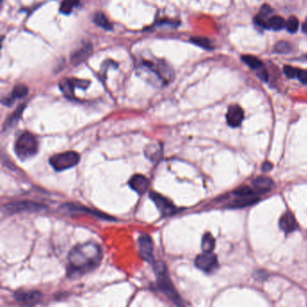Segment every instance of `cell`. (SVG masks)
Masks as SVG:
<instances>
[{
    "instance_id": "obj_15",
    "label": "cell",
    "mask_w": 307,
    "mask_h": 307,
    "mask_svg": "<svg viewBox=\"0 0 307 307\" xmlns=\"http://www.w3.org/2000/svg\"><path fill=\"white\" fill-rule=\"evenodd\" d=\"M28 87L23 85V84H19L14 87L12 93L10 94L9 97H6L5 99H3L2 100V103L7 105V106H11L14 102L17 100V99H23L25 98V96L28 94Z\"/></svg>"
},
{
    "instance_id": "obj_14",
    "label": "cell",
    "mask_w": 307,
    "mask_h": 307,
    "mask_svg": "<svg viewBox=\"0 0 307 307\" xmlns=\"http://www.w3.org/2000/svg\"><path fill=\"white\" fill-rule=\"evenodd\" d=\"M92 53V46L90 44H85L81 48L77 50L70 57V62L74 66H78L87 60Z\"/></svg>"
},
{
    "instance_id": "obj_19",
    "label": "cell",
    "mask_w": 307,
    "mask_h": 307,
    "mask_svg": "<svg viewBox=\"0 0 307 307\" xmlns=\"http://www.w3.org/2000/svg\"><path fill=\"white\" fill-rule=\"evenodd\" d=\"M25 104H21L17 108V110L13 113L10 117L6 119V123L4 124V130L10 129L14 127L17 123L18 122L19 119L22 117V114L25 109Z\"/></svg>"
},
{
    "instance_id": "obj_22",
    "label": "cell",
    "mask_w": 307,
    "mask_h": 307,
    "mask_svg": "<svg viewBox=\"0 0 307 307\" xmlns=\"http://www.w3.org/2000/svg\"><path fill=\"white\" fill-rule=\"evenodd\" d=\"M94 23L96 25H99L100 27L104 28V30L106 31H111L113 30V25L111 24L110 22L108 21V19L105 17L103 13L98 12L95 14L94 16Z\"/></svg>"
},
{
    "instance_id": "obj_29",
    "label": "cell",
    "mask_w": 307,
    "mask_h": 307,
    "mask_svg": "<svg viewBox=\"0 0 307 307\" xmlns=\"http://www.w3.org/2000/svg\"><path fill=\"white\" fill-rule=\"evenodd\" d=\"M298 26H299V21L295 17H289L286 23V28L289 33H295L298 30Z\"/></svg>"
},
{
    "instance_id": "obj_34",
    "label": "cell",
    "mask_w": 307,
    "mask_h": 307,
    "mask_svg": "<svg viewBox=\"0 0 307 307\" xmlns=\"http://www.w3.org/2000/svg\"><path fill=\"white\" fill-rule=\"evenodd\" d=\"M297 79L301 81L304 84H307V69L306 70H299V73L297 76Z\"/></svg>"
},
{
    "instance_id": "obj_9",
    "label": "cell",
    "mask_w": 307,
    "mask_h": 307,
    "mask_svg": "<svg viewBox=\"0 0 307 307\" xmlns=\"http://www.w3.org/2000/svg\"><path fill=\"white\" fill-rule=\"evenodd\" d=\"M15 299L16 301L21 303L23 305L32 306V305H36L42 301L43 295L41 292L31 290V291H20L15 293Z\"/></svg>"
},
{
    "instance_id": "obj_4",
    "label": "cell",
    "mask_w": 307,
    "mask_h": 307,
    "mask_svg": "<svg viewBox=\"0 0 307 307\" xmlns=\"http://www.w3.org/2000/svg\"><path fill=\"white\" fill-rule=\"evenodd\" d=\"M80 155L76 152L68 151L62 154H55L50 158L49 162L56 171H63L76 166L80 161Z\"/></svg>"
},
{
    "instance_id": "obj_3",
    "label": "cell",
    "mask_w": 307,
    "mask_h": 307,
    "mask_svg": "<svg viewBox=\"0 0 307 307\" xmlns=\"http://www.w3.org/2000/svg\"><path fill=\"white\" fill-rule=\"evenodd\" d=\"M15 153L19 160H26L36 155L38 141L35 136L30 133H24L19 136L15 143Z\"/></svg>"
},
{
    "instance_id": "obj_31",
    "label": "cell",
    "mask_w": 307,
    "mask_h": 307,
    "mask_svg": "<svg viewBox=\"0 0 307 307\" xmlns=\"http://www.w3.org/2000/svg\"><path fill=\"white\" fill-rule=\"evenodd\" d=\"M299 70L298 68H294V67H291V66H285L284 67V73L285 75L289 78V79H295L297 78L298 73H299Z\"/></svg>"
},
{
    "instance_id": "obj_21",
    "label": "cell",
    "mask_w": 307,
    "mask_h": 307,
    "mask_svg": "<svg viewBox=\"0 0 307 307\" xmlns=\"http://www.w3.org/2000/svg\"><path fill=\"white\" fill-rule=\"evenodd\" d=\"M286 21L281 17H272L267 21V29L279 31L286 27Z\"/></svg>"
},
{
    "instance_id": "obj_33",
    "label": "cell",
    "mask_w": 307,
    "mask_h": 307,
    "mask_svg": "<svg viewBox=\"0 0 307 307\" xmlns=\"http://www.w3.org/2000/svg\"><path fill=\"white\" fill-rule=\"evenodd\" d=\"M257 75H258V78H259L260 80H263V81H266V80H268V78H269L268 72H267V70L265 69L264 67L257 69Z\"/></svg>"
},
{
    "instance_id": "obj_16",
    "label": "cell",
    "mask_w": 307,
    "mask_h": 307,
    "mask_svg": "<svg viewBox=\"0 0 307 307\" xmlns=\"http://www.w3.org/2000/svg\"><path fill=\"white\" fill-rule=\"evenodd\" d=\"M253 189L256 194H263L268 193L274 187V182L271 178L267 177H258L252 181Z\"/></svg>"
},
{
    "instance_id": "obj_13",
    "label": "cell",
    "mask_w": 307,
    "mask_h": 307,
    "mask_svg": "<svg viewBox=\"0 0 307 307\" xmlns=\"http://www.w3.org/2000/svg\"><path fill=\"white\" fill-rule=\"evenodd\" d=\"M279 227L286 234H290L298 229V223L296 222L295 216L288 212L282 215V217L279 220Z\"/></svg>"
},
{
    "instance_id": "obj_36",
    "label": "cell",
    "mask_w": 307,
    "mask_h": 307,
    "mask_svg": "<svg viewBox=\"0 0 307 307\" xmlns=\"http://www.w3.org/2000/svg\"><path fill=\"white\" fill-rule=\"evenodd\" d=\"M302 29H303V32H304V33L307 34V18L306 19V21H305V23H304V25H303Z\"/></svg>"
},
{
    "instance_id": "obj_10",
    "label": "cell",
    "mask_w": 307,
    "mask_h": 307,
    "mask_svg": "<svg viewBox=\"0 0 307 307\" xmlns=\"http://www.w3.org/2000/svg\"><path fill=\"white\" fill-rule=\"evenodd\" d=\"M145 67H147L152 72L159 76L160 80L163 81L171 80L172 79V71L171 68L168 67L167 63L162 61H159L157 63L153 62H145Z\"/></svg>"
},
{
    "instance_id": "obj_35",
    "label": "cell",
    "mask_w": 307,
    "mask_h": 307,
    "mask_svg": "<svg viewBox=\"0 0 307 307\" xmlns=\"http://www.w3.org/2000/svg\"><path fill=\"white\" fill-rule=\"evenodd\" d=\"M273 168V165L271 164V162H265L264 164L262 165V171L265 172L270 171L271 169Z\"/></svg>"
},
{
    "instance_id": "obj_2",
    "label": "cell",
    "mask_w": 307,
    "mask_h": 307,
    "mask_svg": "<svg viewBox=\"0 0 307 307\" xmlns=\"http://www.w3.org/2000/svg\"><path fill=\"white\" fill-rule=\"evenodd\" d=\"M154 272L157 277L158 288L167 297L178 306H182L183 303L181 297L178 295L177 290L174 288L171 279L169 275L166 265L162 261L154 263Z\"/></svg>"
},
{
    "instance_id": "obj_32",
    "label": "cell",
    "mask_w": 307,
    "mask_h": 307,
    "mask_svg": "<svg viewBox=\"0 0 307 307\" xmlns=\"http://www.w3.org/2000/svg\"><path fill=\"white\" fill-rule=\"evenodd\" d=\"M271 12H272V9H271V6H269V5H264V6H261V9H260V11H259L258 16H259L260 17L266 18Z\"/></svg>"
},
{
    "instance_id": "obj_25",
    "label": "cell",
    "mask_w": 307,
    "mask_h": 307,
    "mask_svg": "<svg viewBox=\"0 0 307 307\" xmlns=\"http://www.w3.org/2000/svg\"><path fill=\"white\" fill-rule=\"evenodd\" d=\"M202 250L203 252H213L215 249V239L211 234H205L202 239Z\"/></svg>"
},
{
    "instance_id": "obj_17",
    "label": "cell",
    "mask_w": 307,
    "mask_h": 307,
    "mask_svg": "<svg viewBox=\"0 0 307 307\" xmlns=\"http://www.w3.org/2000/svg\"><path fill=\"white\" fill-rule=\"evenodd\" d=\"M62 209L65 211H67L68 213H86L88 215H96V216H99L101 218H104V219H109V216H106L102 213H99V212H96L95 210H90V209L86 208L84 206H80V205H75L73 204H66V205H62Z\"/></svg>"
},
{
    "instance_id": "obj_11",
    "label": "cell",
    "mask_w": 307,
    "mask_h": 307,
    "mask_svg": "<svg viewBox=\"0 0 307 307\" xmlns=\"http://www.w3.org/2000/svg\"><path fill=\"white\" fill-rule=\"evenodd\" d=\"M244 118V113L242 108L238 104H232L228 107L226 114L227 123L231 127H238L239 126Z\"/></svg>"
},
{
    "instance_id": "obj_18",
    "label": "cell",
    "mask_w": 307,
    "mask_h": 307,
    "mask_svg": "<svg viewBox=\"0 0 307 307\" xmlns=\"http://www.w3.org/2000/svg\"><path fill=\"white\" fill-rule=\"evenodd\" d=\"M76 86V80L63 79L60 82L61 90L64 94V96H66L69 99H74V88Z\"/></svg>"
},
{
    "instance_id": "obj_1",
    "label": "cell",
    "mask_w": 307,
    "mask_h": 307,
    "mask_svg": "<svg viewBox=\"0 0 307 307\" xmlns=\"http://www.w3.org/2000/svg\"><path fill=\"white\" fill-rule=\"evenodd\" d=\"M102 260V250L94 242H86L75 246L68 254V274L81 276L93 271Z\"/></svg>"
},
{
    "instance_id": "obj_27",
    "label": "cell",
    "mask_w": 307,
    "mask_h": 307,
    "mask_svg": "<svg viewBox=\"0 0 307 307\" xmlns=\"http://www.w3.org/2000/svg\"><path fill=\"white\" fill-rule=\"evenodd\" d=\"M234 194L235 196L239 197H252L255 193L254 189H252V188L248 187V186H243V187H239L237 189L234 191Z\"/></svg>"
},
{
    "instance_id": "obj_23",
    "label": "cell",
    "mask_w": 307,
    "mask_h": 307,
    "mask_svg": "<svg viewBox=\"0 0 307 307\" xmlns=\"http://www.w3.org/2000/svg\"><path fill=\"white\" fill-rule=\"evenodd\" d=\"M80 0H62L61 6H60V12L63 15H68L72 12L76 6L80 5Z\"/></svg>"
},
{
    "instance_id": "obj_28",
    "label": "cell",
    "mask_w": 307,
    "mask_h": 307,
    "mask_svg": "<svg viewBox=\"0 0 307 307\" xmlns=\"http://www.w3.org/2000/svg\"><path fill=\"white\" fill-rule=\"evenodd\" d=\"M291 45L289 44V43H287V42H278V43H276V45H275V47H274V51L277 52V53H289L290 51H291Z\"/></svg>"
},
{
    "instance_id": "obj_12",
    "label": "cell",
    "mask_w": 307,
    "mask_h": 307,
    "mask_svg": "<svg viewBox=\"0 0 307 307\" xmlns=\"http://www.w3.org/2000/svg\"><path fill=\"white\" fill-rule=\"evenodd\" d=\"M129 186L133 190L137 192L139 195H142L148 190L150 187V180L145 176L137 174L131 178Z\"/></svg>"
},
{
    "instance_id": "obj_7",
    "label": "cell",
    "mask_w": 307,
    "mask_h": 307,
    "mask_svg": "<svg viewBox=\"0 0 307 307\" xmlns=\"http://www.w3.org/2000/svg\"><path fill=\"white\" fill-rule=\"evenodd\" d=\"M150 197L156 205L160 214L163 216H169V215H174L176 213L177 207L166 197L155 192H152L150 194Z\"/></svg>"
},
{
    "instance_id": "obj_20",
    "label": "cell",
    "mask_w": 307,
    "mask_h": 307,
    "mask_svg": "<svg viewBox=\"0 0 307 307\" xmlns=\"http://www.w3.org/2000/svg\"><path fill=\"white\" fill-rule=\"evenodd\" d=\"M258 201V198H255V197H241L229 204L228 206L231 208H240V207H246V206L252 205L253 204L257 203Z\"/></svg>"
},
{
    "instance_id": "obj_30",
    "label": "cell",
    "mask_w": 307,
    "mask_h": 307,
    "mask_svg": "<svg viewBox=\"0 0 307 307\" xmlns=\"http://www.w3.org/2000/svg\"><path fill=\"white\" fill-rule=\"evenodd\" d=\"M159 151H161V149L159 146H155V145H151L150 148L146 149L145 154L147 155L148 158H150L151 160H154V158H158L159 156Z\"/></svg>"
},
{
    "instance_id": "obj_24",
    "label": "cell",
    "mask_w": 307,
    "mask_h": 307,
    "mask_svg": "<svg viewBox=\"0 0 307 307\" xmlns=\"http://www.w3.org/2000/svg\"><path fill=\"white\" fill-rule=\"evenodd\" d=\"M241 60L250 68H253V69L257 70L258 68L263 67L262 62H260L257 57H254V56L252 55H243L241 57Z\"/></svg>"
},
{
    "instance_id": "obj_6",
    "label": "cell",
    "mask_w": 307,
    "mask_h": 307,
    "mask_svg": "<svg viewBox=\"0 0 307 307\" xmlns=\"http://www.w3.org/2000/svg\"><path fill=\"white\" fill-rule=\"evenodd\" d=\"M195 264L197 269L205 273L214 272L218 269V260L216 255L212 252H204V253L197 256Z\"/></svg>"
},
{
    "instance_id": "obj_5",
    "label": "cell",
    "mask_w": 307,
    "mask_h": 307,
    "mask_svg": "<svg viewBox=\"0 0 307 307\" xmlns=\"http://www.w3.org/2000/svg\"><path fill=\"white\" fill-rule=\"evenodd\" d=\"M46 208L45 205L42 204L33 202V201H18V202H11L6 204L3 208L2 212L6 215H15L19 213H35L40 212Z\"/></svg>"
},
{
    "instance_id": "obj_26",
    "label": "cell",
    "mask_w": 307,
    "mask_h": 307,
    "mask_svg": "<svg viewBox=\"0 0 307 307\" xmlns=\"http://www.w3.org/2000/svg\"><path fill=\"white\" fill-rule=\"evenodd\" d=\"M191 43L196 44L197 46L205 50H212L213 47L207 38L205 37H192L190 39Z\"/></svg>"
},
{
    "instance_id": "obj_8",
    "label": "cell",
    "mask_w": 307,
    "mask_h": 307,
    "mask_svg": "<svg viewBox=\"0 0 307 307\" xmlns=\"http://www.w3.org/2000/svg\"><path fill=\"white\" fill-rule=\"evenodd\" d=\"M138 242L141 258L150 263H154V242L152 238L149 235H141Z\"/></svg>"
}]
</instances>
